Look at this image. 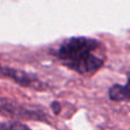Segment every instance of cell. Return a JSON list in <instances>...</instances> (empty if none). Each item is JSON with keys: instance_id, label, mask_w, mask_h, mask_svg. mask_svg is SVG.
Masks as SVG:
<instances>
[{"instance_id": "cell-1", "label": "cell", "mask_w": 130, "mask_h": 130, "mask_svg": "<svg viewBox=\"0 0 130 130\" xmlns=\"http://www.w3.org/2000/svg\"><path fill=\"white\" fill-rule=\"evenodd\" d=\"M102 43L95 39L78 37L65 40L56 52L57 58L65 66L80 74H90L104 65V59L97 56Z\"/></svg>"}, {"instance_id": "cell-2", "label": "cell", "mask_w": 130, "mask_h": 130, "mask_svg": "<svg viewBox=\"0 0 130 130\" xmlns=\"http://www.w3.org/2000/svg\"><path fill=\"white\" fill-rule=\"evenodd\" d=\"M108 97L113 102H128L129 94H128V85H114L108 90Z\"/></svg>"}, {"instance_id": "cell-3", "label": "cell", "mask_w": 130, "mask_h": 130, "mask_svg": "<svg viewBox=\"0 0 130 130\" xmlns=\"http://www.w3.org/2000/svg\"><path fill=\"white\" fill-rule=\"evenodd\" d=\"M0 130H31L29 129L25 124L21 122H10V123H0Z\"/></svg>"}, {"instance_id": "cell-4", "label": "cell", "mask_w": 130, "mask_h": 130, "mask_svg": "<svg viewBox=\"0 0 130 130\" xmlns=\"http://www.w3.org/2000/svg\"><path fill=\"white\" fill-rule=\"evenodd\" d=\"M52 108H53V112H54L55 114H59V112H61V110H62L61 104H59L58 102H53Z\"/></svg>"}]
</instances>
